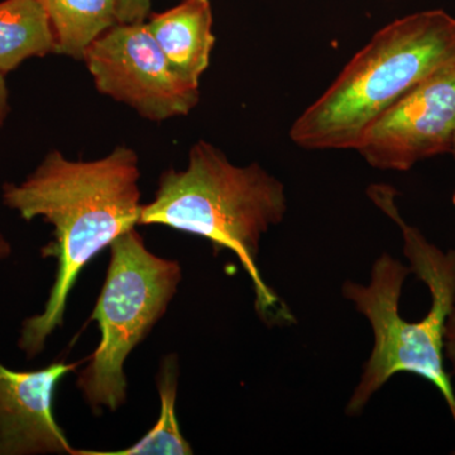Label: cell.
<instances>
[{
  "mask_svg": "<svg viewBox=\"0 0 455 455\" xmlns=\"http://www.w3.org/2000/svg\"><path fill=\"white\" fill-rule=\"evenodd\" d=\"M140 160L134 149L116 146L94 161L68 160L53 149L23 181L5 182L3 204L22 220L41 218L53 227V239L42 248L52 257L55 281L44 310L20 326L18 348L28 359L44 352L64 325L68 296L86 265L118 236L140 226Z\"/></svg>",
  "mask_w": 455,
  "mask_h": 455,
  "instance_id": "obj_1",
  "label": "cell"
},
{
  "mask_svg": "<svg viewBox=\"0 0 455 455\" xmlns=\"http://www.w3.org/2000/svg\"><path fill=\"white\" fill-rule=\"evenodd\" d=\"M367 194L400 227L410 267L385 253L374 262L370 283L343 284L344 298L367 317L374 335L372 353L347 414L363 411L392 376L406 372L438 388L455 423V392L444 367L445 325L455 307V251L443 252L403 220L397 191L390 185H371Z\"/></svg>",
  "mask_w": 455,
  "mask_h": 455,
  "instance_id": "obj_2",
  "label": "cell"
},
{
  "mask_svg": "<svg viewBox=\"0 0 455 455\" xmlns=\"http://www.w3.org/2000/svg\"><path fill=\"white\" fill-rule=\"evenodd\" d=\"M287 197L280 180L259 164L236 166L212 143L199 140L184 170L158 180L154 200L143 204L140 226H164L202 236L215 252L230 251L252 280L263 320L291 322L292 315L260 276L257 259L262 235L283 220Z\"/></svg>",
  "mask_w": 455,
  "mask_h": 455,
  "instance_id": "obj_3",
  "label": "cell"
},
{
  "mask_svg": "<svg viewBox=\"0 0 455 455\" xmlns=\"http://www.w3.org/2000/svg\"><path fill=\"white\" fill-rule=\"evenodd\" d=\"M455 64V18L419 12L383 27L339 76L293 122L305 149H355L381 114L427 77Z\"/></svg>",
  "mask_w": 455,
  "mask_h": 455,
  "instance_id": "obj_4",
  "label": "cell"
},
{
  "mask_svg": "<svg viewBox=\"0 0 455 455\" xmlns=\"http://www.w3.org/2000/svg\"><path fill=\"white\" fill-rule=\"evenodd\" d=\"M109 250L106 281L90 316L98 323L100 341L76 381L97 414L124 405L125 362L163 319L182 281L179 260L148 251L136 228L118 236Z\"/></svg>",
  "mask_w": 455,
  "mask_h": 455,
  "instance_id": "obj_5",
  "label": "cell"
},
{
  "mask_svg": "<svg viewBox=\"0 0 455 455\" xmlns=\"http://www.w3.org/2000/svg\"><path fill=\"white\" fill-rule=\"evenodd\" d=\"M83 61L100 94L148 121L188 116L199 103V83L171 65L147 22L110 27L86 47Z\"/></svg>",
  "mask_w": 455,
  "mask_h": 455,
  "instance_id": "obj_6",
  "label": "cell"
},
{
  "mask_svg": "<svg viewBox=\"0 0 455 455\" xmlns=\"http://www.w3.org/2000/svg\"><path fill=\"white\" fill-rule=\"evenodd\" d=\"M455 134V64L410 90L370 125L355 149L379 170L407 171L451 154Z\"/></svg>",
  "mask_w": 455,
  "mask_h": 455,
  "instance_id": "obj_7",
  "label": "cell"
},
{
  "mask_svg": "<svg viewBox=\"0 0 455 455\" xmlns=\"http://www.w3.org/2000/svg\"><path fill=\"white\" fill-rule=\"evenodd\" d=\"M85 362H53L36 371L0 362V455H76L57 424L53 397L66 374Z\"/></svg>",
  "mask_w": 455,
  "mask_h": 455,
  "instance_id": "obj_8",
  "label": "cell"
},
{
  "mask_svg": "<svg viewBox=\"0 0 455 455\" xmlns=\"http://www.w3.org/2000/svg\"><path fill=\"white\" fill-rule=\"evenodd\" d=\"M146 22L171 65L200 83L215 44L211 0H182L169 11L149 14Z\"/></svg>",
  "mask_w": 455,
  "mask_h": 455,
  "instance_id": "obj_9",
  "label": "cell"
},
{
  "mask_svg": "<svg viewBox=\"0 0 455 455\" xmlns=\"http://www.w3.org/2000/svg\"><path fill=\"white\" fill-rule=\"evenodd\" d=\"M56 55L49 17L36 0L0 2V73L5 76L32 57Z\"/></svg>",
  "mask_w": 455,
  "mask_h": 455,
  "instance_id": "obj_10",
  "label": "cell"
},
{
  "mask_svg": "<svg viewBox=\"0 0 455 455\" xmlns=\"http://www.w3.org/2000/svg\"><path fill=\"white\" fill-rule=\"evenodd\" d=\"M49 17L56 55L83 60L86 47L118 23V0H36Z\"/></svg>",
  "mask_w": 455,
  "mask_h": 455,
  "instance_id": "obj_11",
  "label": "cell"
},
{
  "mask_svg": "<svg viewBox=\"0 0 455 455\" xmlns=\"http://www.w3.org/2000/svg\"><path fill=\"white\" fill-rule=\"evenodd\" d=\"M161 411L157 423L130 448L116 451H79L76 455H190L193 448L182 435L176 418L179 361L175 355L163 358L157 373Z\"/></svg>",
  "mask_w": 455,
  "mask_h": 455,
  "instance_id": "obj_12",
  "label": "cell"
},
{
  "mask_svg": "<svg viewBox=\"0 0 455 455\" xmlns=\"http://www.w3.org/2000/svg\"><path fill=\"white\" fill-rule=\"evenodd\" d=\"M152 0H118V23L146 22L151 14Z\"/></svg>",
  "mask_w": 455,
  "mask_h": 455,
  "instance_id": "obj_13",
  "label": "cell"
},
{
  "mask_svg": "<svg viewBox=\"0 0 455 455\" xmlns=\"http://www.w3.org/2000/svg\"><path fill=\"white\" fill-rule=\"evenodd\" d=\"M444 353L451 362L455 374V307L448 317L447 325H445Z\"/></svg>",
  "mask_w": 455,
  "mask_h": 455,
  "instance_id": "obj_14",
  "label": "cell"
},
{
  "mask_svg": "<svg viewBox=\"0 0 455 455\" xmlns=\"http://www.w3.org/2000/svg\"><path fill=\"white\" fill-rule=\"evenodd\" d=\"M9 113H11V104H9L7 80H5V75L0 73V128L7 121Z\"/></svg>",
  "mask_w": 455,
  "mask_h": 455,
  "instance_id": "obj_15",
  "label": "cell"
},
{
  "mask_svg": "<svg viewBox=\"0 0 455 455\" xmlns=\"http://www.w3.org/2000/svg\"><path fill=\"white\" fill-rule=\"evenodd\" d=\"M12 252H13V248H12L11 242L8 241L7 236L0 232V262L8 259Z\"/></svg>",
  "mask_w": 455,
  "mask_h": 455,
  "instance_id": "obj_16",
  "label": "cell"
},
{
  "mask_svg": "<svg viewBox=\"0 0 455 455\" xmlns=\"http://www.w3.org/2000/svg\"><path fill=\"white\" fill-rule=\"evenodd\" d=\"M451 154H453L455 158V134H454V140H453V146H451Z\"/></svg>",
  "mask_w": 455,
  "mask_h": 455,
  "instance_id": "obj_17",
  "label": "cell"
}]
</instances>
